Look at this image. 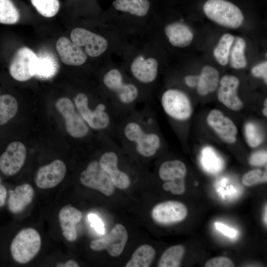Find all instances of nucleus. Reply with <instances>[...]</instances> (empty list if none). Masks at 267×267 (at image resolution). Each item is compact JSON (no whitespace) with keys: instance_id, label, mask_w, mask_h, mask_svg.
<instances>
[{"instance_id":"nucleus-1","label":"nucleus","mask_w":267,"mask_h":267,"mask_svg":"<svg viewBox=\"0 0 267 267\" xmlns=\"http://www.w3.org/2000/svg\"><path fill=\"white\" fill-rule=\"evenodd\" d=\"M122 134L126 141L144 157L154 155L161 145L159 135L148 131L145 124L137 118L126 120L122 126Z\"/></svg>"},{"instance_id":"nucleus-2","label":"nucleus","mask_w":267,"mask_h":267,"mask_svg":"<svg viewBox=\"0 0 267 267\" xmlns=\"http://www.w3.org/2000/svg\"><path fill=\"white\" fill-rule=\"evenodd\" d=\"M89 98L82 92L78 93L74 99L77 110L88 126L97 131H106L110 129L113 114L110 105L99 103L94 108H89Z\"/></svg>"},{"instance_id":"nucleus-3","label":"nucleus","mask_w":267,"mask_h":267,"mask_svg":"<svg viewBox=\"0 0 267 267\" xmlns=\"http://www.w3.org/2000/svg\"><path fill=\"white\" fill-rule=\"evenodd\" d=\"M41 244V237L37 230L31 227L24 228L17 233L11 241V256L16 262L26 264L37 256Z\"/></svg>"},{"instance_id":"nucleus-4","label":"nucleus","mask_w":267,"mask_h":267,"mask_svg":"<svg viewBox=\"0 0 267 267\" xmlns=\"http://www.w3.org/2000/svg\"><path fill=\"white\" fill-rule=\"evenodd\" d=\"M203 11L213 21L230 28L240 26L244 19L240 9L226 0H208L203 5Z\"/></svg>"},{"instance_id":"nucleus-5","label":"nucleus","mask_w":267,"mask_h":267,"mask_svg":"<svg viewBox=\"0 0 267 267\" xmlns=\"http://www.w3.org/2000/svg\"><path fill=\"white\" fill-rule=\"evenodd\" d=\"M186 172V166L181 161L174 160L163 163L158 172L160 178L166 181L163 188L174 194H182L185 190L184 178Z\"/></svg>"},{"instance_id":"nucleus-6","label":"nucleus","mask_w":267,"mask_h":267,"mask_svg":"<svg viewBox=\"0 0 267 267\" xmlns=\"http://www.w3.org/2000/svg\"><path fill=\"white\" fill-rule=\"evenodd\" d=\"M55 107L62 116L66 131L70 136L80 138L88 134L89 127L70 99L66 97L59 98L56 102Z\"/></svg>"},{"instance_id":"nucleus-7","label":"nucleus","mask_w":267,"mask_h":267,"mask_svg":"<svg viewBox=\"0 0 267 267\" xmlns=\"http://www.w3.org/2000/svg\"><path fill=\"white\" fill-rule=\"evenodd\" d=\"M161 104L165 113L176 120L185 121L191 115L192 107L189 99L180 90H167L162 96Z\"/></svg>"},{"instance_id":"nucleus-8","label":"nucleus","mask_w":267,"mask_h":267,"mask_svg":"<svg viewBox=\"0 0 267 267\" xmlns=\"http://www.w3.org/2000/svg\"><path fill=\"white\" fill-rule=\"evenodd\" d=\"M105 87L113 92L124 106H130L137 99L138 90L134 84L124 83L121 72L116 69L108 71L104 76Z\"/></svg>"},{"instance_id":"nucleus-9","label":"nucleus","mask_w":267,"mask_h":267,"mask_svg":"<svg viewBox=\"0 0 267 267\" xmlns=\"http://www.w3.org/2000/svg\"><path fill=\"white\" fill-rule=\"evenodd\" d=\"M80 180L84 186L99 191L106 196L113 194L115 186L99 161L92 160L81 174Z\"/></svg>"},{"instance_id":"nucleus-10","label":"nucleus","mask_w":267,"mask_h":267,"mask_svg":"<svg viewBox=\"0 0 267 267\" xmlns=\"http://www.w3.org/2000/svg\"><path fill=\"white\" fill-rule=\"evenodd\" d=\"M37 61V55L27 47L20 48L11 61L9 71L15 80L23 82L33 76Z\"/></svg>"},{"instance_id":"nucleus-11","label":"nucleus","mask_w":267,"mask_h":267,"mask_svg":"<svg viewBox=\"0 0 267 267\" xmlns=\"http://www.w3.org/2000/svg\"><path fill=\"white\" fill-rule=\"evenodd\" d=\"M128 238V233L124 226L116 224L104 237L91 241L89 246L96 251L107 250L110 256L116 257L123 251Z\"/></svg>"},{"instance_id":"nucleus-12","label":"nucleus","mask_w":267,"mask_h":267,"mask_svg":"<svg viewBox=\"0 0 267 267\" xmlns=\"http://www.w3.org/2000/svg\"><path fill=\"white\" fill-rule=\"evenodd\" d=\"M26 155V147L21 142L9 143L0 155V171L7 176L16 174L24 165Z\"/></svg>"},{"instance_id":"nucleus-13","label":"nucleus","mask_w":267,"mask_h":267,"mask_svg":"<svg viewBox=\"0 0 267 267\" xmlns=\"http://www.w3.org/2000/svg\"><path fill=\"white\" fill-rule=\"evenodd\" d=\"M70 38L77 45L84 46L86 54L92 57L102 54L108 46V42L104 37L82 28L74 29Z\"/></svg>"},{"instance_id":"nucleus-14","label":"nucleus","mask_w":267,"mask_h":267,"mask_svg":"<svg viewBox=\"0 0 267 267\" xmlns=\"http://www.w3.org/2000/svg\"><path fill=\"white\" fill-rule=\"evenodd\" d=\"M187 214V209L182 203L167 201L155 205L152 210L151 216L157 223L168 225L183 221Z\"/></svg>"},{"instance_id":"nucleus-15","label":"nucleus","mask_w":267,"mask_h":267,"mask_svg":"<svg viewBox=\"0 0 267 267\" xmlns=\"http://www.w3.org/2000/svg\"><path fill=\"white\" fill-rule=\"evenodd\" d=\"M207 123L224 142L232 144L237 140V128L234 122L219 109H213L208 114Z\"/></svg>"},{"instance_id":"nucleus-16","label":"nucleus","mask_w":267,"mask_h":267,"mask_svg":"<svg viewBox=\"0 0 267 267\" xmlns=\"http://www.w3.org/2000/svg\"><path fill=\"white\" fill-rule=\"evenodd\" d=\"M66 173L65 164L62 161L57 159L39 169L35 177V182L40 188H51L62 181Z\"/></svg>"},{"instance_id":"nucleus-17","label":"nucleus","mask_w":267,"mask_h":267,"mask_svg":"<svg viewBox=\"0 0 267 267\" xmlns=\"http://www.w3.org/2000/svg\"><path fill=\"white\" fill-rule=\"evenodd\" d=\"M239 82L236 77L226 75L220 82L218 91V100L227 108L233 111L241 110L243 104L237 95Z\"/></svg>"},{"instance_id":"nucleus-18","label":"nucleus","mask_w":267,"mask_h":267,"mask_svg":"<svg viewBox=\"0 0 267 267\" xmlns=\"http://www.w3.org/2000/svg\"><path fill=\"white\" fill-rule=\"evenodd\" d=\"M117 154L112 150H106L102 153L99 162L102 168L108 174L114 186L121 189L128 188L131 183L129 176L118 168Z\"/></svg>"},{"instance_id":"nucleus-19","label":"nucleus","mask_w":267,"mask_h":267,"mask_svg":"<svg viewBox=\"0 0 267 267\" xmlns=\"http://www.w3.org/2000/svg\"><path fill=\"white\" fill-rule=\"evenodd\" d=\"M56 48L62 62L66 65L80 66L87 60V55L81 47L66 37H61L57 41Z\"/></svg>"},{"instance_id":"nucleus-20","label":"nucleus","mask_w":267,"mask_h":267,"mask_svg":"<svg viewBox=\"0 0 267 267\" xmlns=\"http://www.w3.org/2000/svg\"><path fill=\"white\" fill-rule=\"evenodd\" d=\"M82 212L71 205L62 207L58 213V220L62 233L69 241H74L77 238L75 226L82 219Z\"/></svg>"},{"instance_id":"nucleus-21","label":"nucleus","mask_w":267,"mask_h":267,"mask_svg":"<svg viewBox=\"0 0 267 267\" xmlns=\"http://www.w3.org/2000/svg\"><path fill=\"white\" fill-rule=\"evenodd\" d=\"M158 67V63L156 59L152 57L145 59L139 55L131 64V71L134 77L139 82L149 84L156 78Z\"/></svg>"},{"instance_id":"nucleus-22","label":"nucleus","mask_w":267,"mask_h":267,"mask_svg":"<svg viewBox=\"0 0 267 267\" xmlns=\"http://www.w3.org/2000/svg\"><path fill=\"white\" fill-rule=\"evenodd\" d=\"M8 192V208L13 214L23 212L32 202L35 193L32 186L28 183L18 185Z\"/></svg>"},{"instance_id":"nucleus-23","label":"nucleus","mask_w":267,"mask_h":267,"mask_svg":"<svg viewBox=\"0 0 267 267\" xmlns=\"http://www.w3.org/2000/svg\"><path fill=\"white\" fill-rule=\"evenodd\" d=\"M165 33L171 44L176 47H186L191 44L193 39L192 32L189 27L180 22L168 25L165 27Z\"/></svg>"},{"instance_id":"nucleus-24","label":"nucleus","mask_w":267,"mask_h":267,"mask_svg":"<svg viewBox=\"0 0 267 267\" xmlns=\"http://www.w3.org/2000/svg\"><path fill=\"white\" fill-rule=\"evenodd\" d=\"M198 76L196 87L197 92L200 95H206L218 88L219 74L215 68L211 66H204Z\"/></svg>"},{"instance_id":"nucleus-25","label":"nucleus","mask_w":267,"mask_h":267,"mask_svg":"<svg viewBox=\"0 0 267 267\" xmlns=\"http://www.w3.org/2000/svg\"><path fill=\"white\" fill-rule=\"evenodd\" d=\"M200 159L203 169L209 174H217L224 167L222 158L211 146H206L202 149Z\"/></svg>"},{"instance_id":"nucleus-26","label":"nucleus","mask_w":267,"mask_h":267,"mask_svg":"<svg viewBox=\"0 0 267 267\" xmlns=\"http://www.w3.org/2000/svg\"><path fill=\"white\" fill-rule=\"evenodd\" d=\"M156 255L154 248L144 244L139 246L133 253L126 267H148L153 261Z\"/></svg>"},{"instance_id":"nucleus-27","label":"nucleus","mask_w":267,"mask_h":267,"mask_svg":"<svg viewBox=\"0 0 267 267\" xmlns=\"http://www.w3.org/2000/svg\"><path fill=\"white\" fill-rule=\"evenodd\" d=\"M113 5L117 10L139 17L146 15L150 7L148 0H115Z\"/></svg>"},{"instance_id":"nucleus-28","label":"nucleus","mask_w":267,"mask_h":267,"mask_svg":"<svg viewBox=\"0 0 267 267\" xmlns=\"http://www.w3.org/2000/svg\"><path fill=\"white\" fill-rule=\"evenodd\" d=\"M57 65L54 57L49 54L37 56L34 76L42 79L51 78L57 71Z\"/></svg>"},{"instance_id":"nucleus-29","label":"nucleus","mask_w":267,"mask_h":267,"mask_svg":"<svg viewBox=\"0 0 267 267\" xmlns=\"http://www.w3.org/2000/svg\"><path fill=\"white\" fill-rule=\"evenodd\" d=\"M18 102L16 98L9 94L0 95V126L7 123L16 114Z\"/></svg>"},{"instance_id":"nucleus-30","label":"nucleus","mask_w":267,"mask_h":267,"mask_svg":"<svg viewBox=\"0 0 267 267\" xmlns=\"http://www.w3.org/2000/svg\"><path fill=\"white\" fill-rule=\"evenodd\" d=\"M246 43L241 37L234 39L229 52L230 66L235 69H241L247 65V60L245 55Z\"/></svg>"},{"instance_id":"nucleus-31","label":"nucleus","mask_w":267,"mask_h":267,"mask_svg":"<svg viewBox=\"0 0 267 267\" xmlns=\"http://www.w3.org/2000/svg\"><path fill=\"white\" fill-rule=\"evenodd\" d=\"M185 249L182 245H177L168 248L161 256L159 267H179L184 254Z\"/></svg>"},{"instance_id":"nucleus-32","label":"nucleus","mask_w":267,"mask_h":267,"mask_svg":"<svg viewBox=\"0 0 267 267\" xmlns=\"http://www.w3.org/2000/svg\"><path fill=\"white\" fill-rule=\"evenodd\" d=\"M234 39V37L232 35L224 34L214 49V56L222 65H225L228 62L229 52Z\"/></svg>"},{"instance_id":"nucleus-33","label":"nucleus","mask_w":267,"mask_h":267,"mask_svg":"<svg viewBox=\"0 0 267 267\" xmlns=\"http://www.w3.org/2000/svg\"><path fill=\"white\" fill-rule=\"evenodd\" d=\"M19 18V12L11 0H0V23L15 24Z\"/></svg>"},{"instance_id":"nucleus-34","label":"nucleus","mask_w":267,"mask_h":267,"mask_svg":"<svg viewBox=\"0 0 267 267\" xmlns=\"http://www.w3.org/2000/svg\"><path fill=\"white\" fill-rule=\"evenodd\" d=\"M37 11L45 17H51L58 12L60 4L58 0H31Z\"/></svg>"},{"instance_id":"nucleus-35","label":"nucleus","mask_w":267,"mask_h":267,"mask_svg":"<svg viewBox=\"0 0 267 267\" xmlns=\"http://www.w3.org/2000/svg\"><path fill=\"white\" fill-rule=\"evenodd\" d=\"M244 134L247 144L252 148L259 146L264 140L261 130L256 124L251 122L245 125Z\"/></svg>"},{"instance_id":"nucleus-36","label":"nucleus","mask_w":267,"mask_h":267,"mask_svg":"<svg viewBox=\"0 0 267 267\" xmlns=\"http://www.w3.org/2000/svg\"><path fill=\"white\" fill-rule=\"evenodd\" d=\"M242 181L243 184L247 186L266 182L267 171L263 172L259 169L249 171L243 175Z\"/></svg>"},{"instance_id":"nucleus-37","label":"nucleus","mask_w":267,"mask_h":267,"mask_svg":"<svg viewBox=\"0 0 267 267\" xmlns=\"http://www.w3.org/2000/svg\"><path fill=\"white\" fill-rule=\"evenodd\" d=\"M205 267H233L234 264L229 258L225 257H218L208 260L204 265Z\"/></svg>"},{"instance_id":"nucleus-38","label":"nucleus","mask_w":267,"mask_h":267,"mask_svg":"<svg viewBox=\"0 0 267 267\" xmlns=\"http://www.w3.org/2000/svg\"><path fill=\"white\" fill-rule=\"evenodd\" d=\"M267 151H258L253 153L250 157L249 162L254 166H262L267 164Z\"/></svg>"},{"instance_id":"nucleus-39","label":"nucleus","mask_w":267,"mask_h":267,"mask_svg":"<svg viewBox=\"0 0 267 267\" xmlns=\"http://www.w3.org/2000/svg\"><path fill=\"white\" fill-rule=\"evenodd\" d=\"M251 73L255 77L262 78L266 84H267V62H263L254 66L252 69Z\"/></svg>"},{"instance_id":"nucleus-40","label":"nucleus","mask_w":267,"mask_h":267,"mask_svg":"<svg viewBox=\"0 0 267 267\" xmlns=\"http://www.w3.org/2000/svg\"><path fill=\"white\" fill-rule=\"evenodd\" d=\"M88 219L91 223V226L93 227L96 231L101 234L105 232L104 226L101 219L95 214H90Z\"/></svg>"},{"instance_id":"nucleus-41","label":"nucleus","mask_w":267,"mask_h":267,"mask_svg":"<svg viewBox=\"0 0 267 267\" xmlns=\"http://www.w3.org/2000/svg\"><path fill=\"white\" fill-rule=\"evenodd\" d=\"M216 228L222 232L223 234L230 237H234L236 234V231L224 224L218 222L215 223Z\"/></svg>"},{"instance_id":"nucleus-42","label":"nucleus","mask_w":267,"mask_h":267,"mask_svg":"<svg viewBox=\"0 0 267 267\" xmlns=\"http://www.w3.org/2000/svg\"><path fill=\"white\" fill-rule=\"evenodd\" d=\"M198 76L187 75L184 78L185 83L188 87H196L198 81Z\"/></svg>"},{"instance_id":"nucleus-43","label":"nucleus","mask_w":267,"mask_h":267,"mask_svg":"<svg viewBox=\"0 0 267 267\" xmlns=\"http://www.w3.org/2000/svg\"><path fill=\"white\" fill-rule=\"evenodd\" d=\"M7 191L5 187L2 184L0 178V207L3 206L5 202Z\"/></svg>"},{"instance_id":"nucleus-44","label":"nucleus","mask_w":267,"mask_h":267,"mask_svg":"<svg viewBox=\"0 0 267 267\" xmlns=\"http://www.w3.org/2000/svg\"><path fill=\"white\" fill-rule=\"evenodd\" d=\"M55 266L57 267H79L80 266L75 261L70 260L65 263H57Z\"/></svg>"},{"instance_id":"nucleus-45","label":"nucleus","mask_w":267,"mask_h":267,"mask_svg":"<svg viewBox=\"0 0 267 267\" xmlns=\"http://www.w3.org/2000/svg\"><path fill=\"white\" fill-rule=\"evenodd\" d=\"M263 113L265 117H267V99L266 98L264 102V107L263 109Z\"/></svg>"},{"instance_id":"nucleus-46","label":"nucleus","mask_w":267,"mask_h":267,"mask_svg":"<svg viewBox=\"0 0 267 267\" xmlns=\"http://www.w3.org/2000/svg\"><path fill=\"white\" fill-rule=\"evenodd\" d=\"M267 206H266V209H265V214H264V222H265V223L266 224V225H267Z\"/></svg>"},{"instance_id":"nucleus-47","label":"nucleus","mask_w":267,"mask_h":267,"mask_svg":"<svg viewBox=\"0 0 267 267\" xmlns=\"http://www.w3.org/2000/svg\"></svg>"}]
</instances>
